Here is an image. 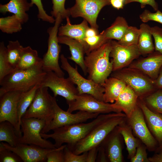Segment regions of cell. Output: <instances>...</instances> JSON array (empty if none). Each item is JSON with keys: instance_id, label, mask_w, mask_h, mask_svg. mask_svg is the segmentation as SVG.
I'll return each instance as SVG.
<instances>
[{"instance_id": "6da1fadb", "label": "cell", "mask_w": 162, "mask_h": 162, "mask_svg": "<svg viewBox=\"0 0 162 162\" xmlns=\"http://www.w3.org/2000/svg\"><path fill=\"white\" fill-rule=\"evenodd\" d=\"M127 116L122 112L108 113L107 116L96 125L84 138L70 149L76 154L99 147L109 134L117 126L125 122Z\"/></svg>"}, {"instance_id": "7a4b0ae2", "label": "cell", "mask_w": 162, "mask_h": 162, "mask_svg": "<svg viewBox=\"0 0 162 162\" xmlns=\"http://www.w3.org/2000/svg\"><path fill=\"white\" fill-rule=\"evenodd\" d=\"M42 64L26 69H16L6 76L0 82V97L7 92H25L40 85L46 74Z\"/></svg>"}, {"instance_id": "3957f363", "label": "cell", "mask_w": 162, "mask_h": 162, "mask_svg": "<svg viewBox=\"0 0 162 162\" xmlns=\"http://www.w3.org/2000/svg\"><path fill=\"white\" fill-rule=\"evenodd\" d=\"M108 114H100L88 123L83 122L64 126L53 130L52 134H47L41 132L40 134L44 139L52 138L54 140L56 148H58L63 144L66 143L70 148L86 136L107 116Z\"/></svg>"}, {"instance_id": "277c9868", "label": "cell", "mask_w": 162, "mask_h": 162, "mask_svg": "<svg viewBox=\"0 0 162 162\" xmlns=\"http://www.w3.org/2000/svg\"><path fill=\"white\" fill-rule=\"evenodd\" d=\"M111 40L94 50L84 57L88 79L102 85L112 71V62L109 59L111 50Z\"/></svg>"}, {"instance_id": "5b68a950", "label": "cell", "mask_w": 162, "mask_h": 162, "mask_svg": "<svg viewBox=\"0 0 162 162\" xmlns=\"http://www.w3.org/2000/svg\"><path fill=\"white\" fill-rule=\"evenodd\" d=\"M48 88L47 87L40 86L32 104L22 117L34 118L44 121L45 125L41 132L46 134L54 114L52 96L48 92Z\"/></svg>"}, {"instance_id": "8992f818", "label": "cell", "mask_w": 162, "mask_h": 162, "mask_svg": "<svg viewBox=\"0 0 162 162\" xmlns=\"http://www.w3.org/2000/svg\"><path fill=\"white\" fill-rule=\"evenodd\" d=\"M62 19L61 15L58 14L55 18L54 26L48 29V49L42 58L44 70L46 72L53 71L61 77H64V73L62 70L58 62L61 46L59 44L58 34Z\"/></svg>"}, {"instance_id": "52a82bcc", "label": "cell", "mask_w": 162, "mask_h": 162, "mask_svg": "<svg viewBox=\"0 0 162 162\" xmlns=\"http://www.w3.org/2000/svg\"><path fill=\"white\" fill-rule=\"evenodd\" d=\"M114 72L112 76L123 81L139 98H142L152 93L156 88L154 80L137 69L129 68Z\"/></svg>"}, {"instance_id": "ba28073f", "label": "cell", "mask_w": 162, "mask_h": 162, "mask_svg": "<svg viewBox=\"0 0 162 162\" xmlns=\"http://www.w3.org/2000/svg\"><path fill=\"white\" fill-rule=\"evenodd\" d=\"M60 58L61 67L67 72L68 78L77 86L78 94H88L100 101L104 102V88L103 86L83 77L78 72L77 65L75 68L72 66L63 54L61 55Z\"/></svg>"}, {"instance_id": "9c48e42d", "label": "cell", "mask_w": 162, "mask_h": 162, "mask_svg": "<svg viewBox=\"0 0 162 162\" xmlns=\"http://www.w3.org/2000/svg\"><path fill=\"white\" fill-rule=\"evenodd\" d=\"M45 124L44 121L39 118H22L20 127L23 135L19 139V143L34 145L47 149L57 148L54 144L41 135Z\"/></svg>"}, {"instance_id": "30bf717a", "label": "cell", "mask_w": 162, "mask_h": 162, "mask_svg": "<svg viewBox=\"0 0 162 162\" xmlns=\"http://www.w3.org/2000/svg\"><path fill=\"white\" fill-rule=\"evenodd\" d=\"M73 7L68 8L73 18L81 17L86 20L91 28L98 30L97 23L98 15L104 7L110 5V0H75Z\"/></svg>"}, {"instance_id": "8fae6325", "label": "cell", "mask_w": 162, "mask_h": 162, "mask_svg": "<svg viewBox=\"0 0 162 162\" xmlns=\"http://www.w3.org/2000/svg\"><path fill=\"white\" fill-rule=\"evenodd\" d=\"M126 122L131 128L133 133L146 146L150 152H155L159 144L151 134L146 122L143 112L137 105Z\"/></svg>"}, {"instance_id": "7c38bea8", "label": "cell", "mask_w": 162, "mask_h": 162, "mask_svg": "<svg viewBox=\"0 0 162 162\" xmlns=\"http://www.w3.org/2000/svg\"><path fill=\"white\" fill-rule=\"evenodd\" d=\"M67 104L68 107L67 111L71 113L76 110L100 114L122 112L115 107L112 103L100 101L87 94H78L74 100Z\"/></svg>"}, {"instance_id": "4fadbf2b", "label": "cell", "mask_w": 162, "mask_h": 162, "mask_svg": "<svg viewBox=\"0 0 162 162\" xmlns=\"http://www.w3.org/2000/svg\"><path fill=\"white\" fill-rule=\"evenodd\" d=\"M54 110V116L47 130H50L62 126L71 125L86 122L89 119L96 118L100 114L79 111L75 113L62 110L57 104L56 97L52 96Z\"/></svg>"}, {"instance_id": "5bb4252c", "label": "cell", "mask_w": 162, "mask_h": 162, "mask_svg": "<svg viewBox=\"0 0 162 162\" xmlns=\"http://www.w3.org/2000/svg\"><path fill=\"white\" fill-rule=\"evenodd\" d=\"M40 85L49 88L55 97L59 95L64 98L67 104L74 100L78 94L76 88L68 77H60L52 71L46 72Z\"/></svg>"}, {"instance_id": "9a60e30c", "label": "cell", "mask_w": 162, "mask_h": 162, "mask_svg": "<svg viewBox=\"0 0 162 162\" xmlns=\"http://www.w3.org/2000/svg\"><path fill=\"white\" fill-rule=\"evenodd\" d=\"M21 92H8L0 97V122L4 121L10 122L20 137L22 136V131L18 122L17 107Z\"/></svg>"}, {"instance_id": "2e32d148", "label": "cell", "mask_w": 162, "mask_h": 162, "mask_svg": "<svg viewBox=\"0 0 162 162\" xmlns=\"http://www.w3.org/2000/svg\"><path fill=\"white\" fill-rule=\"evenodd\" d=\"M110 57L112 58V71L123 68L141 55L137 45L124 46L117 41L111 40Z\"/></svg>"}, {"instance_id": "e0dca14e", "label": "cell", "mask_w": 162, "mask_h": 162, "mask_svg": "<svg viewBox=\"0 0 162 162\" xmlns=\"http://www.w3.org/2000/svg\"><path fill=\"white\" fill-rule=\"evenodd\" d=\"M1 143L6 148L16 154L24 162H46L47 154L55 149H47L34 145L20 143L15 147L3 142Z\"/></svg>"}, {"instance_id": "ac0fdd59", "label": "cell", "mask_w": 162, "mask_h": 162, "mask_svg": "<svg viewBox=\"0 0 162 162\" xmlns=\"http://www.w3.org/2000/svg\"><path fill=\"white\" fill-rule=\"evenodd\" d=\"M117 126L100 145L104 148L110 162H123L124 161L122 153L124 140L118 130Z\"/></svg>"}, {"instance_id": "d6986e66", "label": "cell", "mask_w": 162, "mask_h": 162, "mask_svg": "<svg viewBox=\"0 0 162 162\" xmlns=\"http://www.w3.org/2000/svg\"><path fill=\"white\" fill-rule=\"evenodd\" d=\"M150 54L147 57L133 63L130 68L140 71L154 80L157 78L162 66V54L156 51Z\"/></svg>"}, {"instance_id": "ffe728a7", "label": "cell", "mask_w": 162, "mask_h": 162, "mask_svg": "<svg viewBox=\"0 0 162 162\" xmlns=\"http://www.w3.org/2000/svg\"><path fill=\"white\" fill-rule=\"evenodd\" d=\"M66 23L59 26L58 29V36H65L76 40L81 43L84 48L85 53H87L88 46L84 39L85 33L89 28L87 21L85 19L78 24H72L69 18H66Z\"/></svg>"}, {"instance_id": "44dd1931", "label": "cell", "mask_w": 162, "mask_h": 162, "mask_svg": "<svg viewBox=\"0 0 162 162\" xmlns=\"http://www.w3.org/2000/svg\"><path fill=\"white\" fill-rule=\"evenodd\" d=\"M137 105L143 112L149 130L160 146L162 144V115L151 111L141 98H138Z\"/></svg>"}, {"instance_id": "7402d4cb", "label": "cell", "mask_w": 162, "mask_h": 162, "mask_svg": "<svg viewBox=\"0 0 162 162\" xmlns=\"http://www.w3.org/2000/svg\"><path fill=\"white\" fill-rule=\"evenodd\" d=\"M139 97L129 86H126L113 104V106L130 117L137 105Z\"/></svg>"}, {"instance_id": "603a6c76", "label": "cell", "mask_w": 162, "mask_h": 162, "mask_svg": "<svg viewBox=\"0 0 162 162\" xmlns=\"http://www.w3.org/2000/svg\"><path fill=\"white\" fill-rule=\"evenodd\" d=\"M59 43L68 45L70 51L71 56L68 58L74 62L81 68L84 74H87L86 67L84 63L85 50L82 44L76 40L65 36H58Z\"/></svg>"}, {"instance_id": "cb8c5ba5", "label": "cell", "mask_w": 162, "mask_h": 162, "mask_svg": "<svg viewBox=\"0 0 162 162\" xmlns=\"http://www.w3.org/2000/svg\"><path fill=\"white\" fill-rule=\"evenodd\" d=\"M33 5L27 0H10L6 4H0V12L3 14L8 12L13 14L19 18L23 24L28 21L29 16L26 12Z\"/></svg>"}, {"instance_id": "d4e9b609", "label": "cell", "mask_w": 162, "mask_h": 162, "mask_svg": "<svg viewBox=\"0 0 162 162\" xmlns=\"http://www.w3.org/2000/svg\"><path fill=\"white\" fill-rule=\"evenodd\" d=\"M104 88V101L113 103L127 86L122 80L114 77L107 78L102 85Z\"/></svg>"}, {"instance_id": "484cf974", "label": "cell", "mask_w": 162, "mask_h": 162, "mask_svg": "<svg viewBox=\"0 0 162 162\" xmlns=\"http://www.w3.org/2000/svg\"><path fill=\"white\" fill-rule=\"evenodd\" d=\"M122 135L128 152V158L130 159L135 155L137 147L141 141L134 134L132 129L126 120L117 126Z\"/></svg>"}, {"instance_id": "4316f807", "label": "cell", "mask_w": 162, "mask_h": 162, "mask_svg": "<svg viewBox=\"0 0 162 162\" xmlns=\"http://www.w3.org/2000/svg\"><path fill=\"white\" fill-rule=\"evenodd\" d=\"M140 31L137 46L141 55L150 54L154 52L155 50L149 25L143 23L140 24Z\"/></svg>"}, {"instance_id": "83f0119b", "label": "cell", "mask_w": 162, "mask_h": 162, "mask_svg": "<svg viewBox=\"0 0 162 162\" xmlns=\"http://www.w3.org/2000/svg\"><path fill=\"white\" fill-rule=\"evenodd\" d=\"M129 26L123 17L118 16L111 26L100 33L106 40L112 39L120 40Z\"/></svg>"}, {"instance_id": "f1b7e54d", "label": "cell", "mask_w": 162, "mask_h": 162, "mask_svg": "<svg viewBox=\"0 0 162 162\" xmlns=\"http://www.w3.org/2000/svg\"><path fill=\"white\" fill-rule=\"evenodd\" d=\"M42 63V59L39 57L37 51L28 46L23 47L20 59L16 69H26Z\"/></svg>"}, {"instance_id": "f546056e", "label": "cell", "mask_w": 162, "mask_h": 162, "mask_svg": "<svg viewBox=\"0 0 162 162\" xmlns=\"http://www.w3.org/2000/svg\"><path fill=\"white\" fill-rule=\"evenodd\" d=\"M40 86L39 85H36L30 90L21 92L17 107L18 122L20 128L21 119L32 104L37 90Z\"/></svg>"}, {"instance_id": "4dcf8cb0", "label": "cell", "mask_w": 162, "mask_h": 162, "mask_svg": "<svg viewBox=\"0 0 162 162\" xmlns=\"http://www.w3.org/2000/svg\"><path fill=\"white\" fill-rule=\"evenodd\" d=\"M20 138L13 125L7 121L0 122V141L5 142L12 147L16 146Z\"/></svg>"}, {"instance_id": "1f68e13d", "label": "cell", "mask_w": 162, "mask_h": 162, "mask_svg": "<svg viewBox=\"0 0 162 162\" xmlns=\"http://www.w3.org/2000/svg\"><path fill=\"white\" fill-rule=\"evenodd\" d=\"M22 24L19 18L14 14L0 18V29L3 32L11 34L20 32Z\"/></svg>"}, {"instance_id": "d6a6232c", "label": "cell", "mask_w": 162, "mask_h": 162, "mask_svg": "<svg viewBox=\"0 0 162 162\" xmlns=\"http://www.w3.org/2000/svg\"><path fill=\"white\" fill-rule=\"evenodd\" d=\"M7 58L10 66L15 70L20 59L23 47L18 40L9 41L7 46Z\"/></svg>"}, {"instance_id": "836d02e7", "label": "cell", "mask_w": 162, "mask_h": 162, "mask_svg": "<svg viewBox=\"0 0 162 162\" xmlns=\"http://www.w3.org/2000/svg\"><path fill=\"white\" fill-rule=\"evenodd\" d=\"M141 98L151 111L162 115V89L154 91Z\"/></svg>"}, {"instance_id": "e575fe53", "label": "cell", "mask_w": 162, "mask_h": 162, "mask_svg": "<svg viewBox=\"0 0 162 162\" xmlns=\"http://www.w3.org/2000/svg\"><path fill=\"white\" fill-rule=\"evenodd\" d=\"M7 58V48L4 42L0 43V82L7 75L14 71Z\"/></svg>"}, {"instance_id": "d590c367", "label": "cell", "mask_w": 162, "mask_h": 162, "mask_svg": "<svg viewBox=\"0 0 162 162\" xmlns=\"http://www.w3.org/2000/svg\"><path fill=\"white\" fill-rule=\"evenodd\" d=\"M140 32L139 28L135 26H129L122 38L117 42L124 46L137 45Z\"/></svg>"}, {"instance_id": "8d00e7d4", "label": "cell", "mask_w": 162, "mask_h": 162, "mask_svg": "<svg viewBox=\"0 0 162 162\" xmlns=\"http://www.w3.org/2000/svg\"><path fill=\"white\" fill-rule=\"evenodd\" d=\"M66 0H52L53 6L51 12L52 16L55 18L58 14L61 15L62 19H66L70 16L68 8L64 7Z\"/></svg>"}, {"instance_id": "74e56055", "label": "cell", "mask_w": 162, "mask_h": 162, "mask_svg": "<svg viewBox=\"0 0 162 162\" xmlns=\"http://www.w3.org/2000/svg\"><path fill=\"white\" fill-rule=\"evenodd\" d=\"M63 152L64 162H86L87 152L76 154L74 153L66 145Z\"/></svg>"}, {"instance_id": "f35d334b", "label": "cell", "mask_w": 162, "mask_h": 162, "mask_svg": "<svg viewBox=\"0 0 162 162\" xmlns=\"http://www.w3.org/2000/svg\"><path fill=\"white\" fill-rule=\"evenodd\" d=\"M84 40L88 46V50L86 55L92 51L100 47L109 40H106L101 34L100 33L96 36L86 37Z\"/></svg>"}, {"instance_id": "ab89813d", "label": "cell", "mask_w": 162, "mask_h": 162, "mask_svg": "<svg viewBox=\"0 0 162 162\" xmlns=\"http://www.w3.org/2000/svg\"><path fill=\"white\" fill-rule=\"evenodd\" d=\"M0 162H21V159L15 153L0 145Z\"/></svg>"}, {"instance_id": "60d3db41", "label": "cell", "mask_w": 162, "mask_h": 162, "mask_svg": "<svg viewBox=\"0 0 162 162\" xmlns=\"http://www.w3.org/2000/svg\"><path fill=\"white\" fill-rule=\"evenodd\" d=\"M139 18L144 23L153 21L162 24V12L159 10L155 13H152L148 10H145L139 15Z\"/></svg>"}, {"instance_id": "b9f144b4", "label": "cell", "mask_w": 162, "mask_h": 162, "mask_svg": "<svg viewBox=\"0 0 162 162\" xmlns=\"http://www.w3.org/2000/svg\"><path fill=\"white\" fill-rule=\"evenodd\" d=\"M31 2L33 5L35 4L38 8V13L37 16L38 19L51 23H55V19L52 16L48 15L44 9L42 0H31Z\"/></svg>"}, {"instance_id": "7bdbcfd3", "label": "cell", "mask_w": 162, "mask_h": 162, "mask_svg": "<svg viewBox=\"0 0 162 162\" xmlns=\"http://www.w3.org/2000/svg\"><path fill=\"white\" fill-rule=\"evenodd\" d=\"M66 145L53 149L47 154V162H64L63 150Z\"/></svg>"}, {"instance_id": "ee69618b", "label": "cell", "mask_w": 162, "mask_h": 162, "mask_svg": "<svg viewBox=\"0 0 162 162\" xmlns=\"http://www.w3.org/2000/svg\"><path fill=\"white\" fill-rule=\"evenodd\" d=\"M146 145L141 143L136 148L134 156L130 159L131 162H150L147 156Z\"/></svg>"}, {"instance_id": "f6af8a7d", "label": "cell", "mask_w": 162, "mask_h": 162, "mask_svg": "<svg viewBox=\"0 0 162 162\" xmlns=\"http://www.w3.org/2000/svg\"><path fill=\"white\" fill-rule=\"evenodd\" d=\"M150 31L154 39L155 50L162 54V28L154 26L150 27Z\"/></svg>"}, {"instance_id": "bcb514c9", "label": "cell", "mask_w": 162, "mask_h": 162, "mask_svg": "<svg viewBox=\"0 0 162 162\" xmlns=\"http://www.w3.org/2000/svg\"><path fill=\"white\" fill-rule=\"evenodd\" d=\"M134 2L140 3L142 8H145L147 5H149L152 7L154 10L156 11L158 10V4L155 0H125V4Z\"/></svg>"}, {"instance_id": "7dc6e473", "label": "cell", "mask_w": 162, "mask_h": 162, "mask_svg": "<svg viewBox=\"0 0 162 162\" xmlns=\"http://www.w3.org/2000/svg\"><path fill=\"white\" fill-rule=\"evenodd\" d=\"M98 147H94L87 152L86 162H96Z\"/></svg>"}, {"instance_id": "c3c4849f", "label": "cell", "mask_w": 162, "mask_h": 162, "mask_svg": "<svg viewBox=\"0 0 162 162\" xmlns=\"http://www.w3.org/2000/svg\"><path fill=\"white\" fill-rule=\"evenodd\" d=\"M96 162H109L108 158L104 148L101 146L98 147V155Z\"/></svg>"}, {"instance_id": "681fc988", "label": "cell", "mask_w": 162, "mask_h": 162, "mask_svg": "<svg viewBox=\"0 0 162 162\" xmlns=\"http://www.w3.org/2000/svg\"><path fill=\"white\" fill-rule=\"evenodd\" d=\"M110 4L114 8L118 10L123 9L125 0H110Z\"/></svg>"}, {"instance_id": "f907efd6", "label": "cell", "mask_w": 162, "mask_h": 162, "mask_svg": "<svg viewBox=\"0 0 162 162\" xmlns=\"http://www.w3.org/2000/svg\"><path fill=\"white\" fill-rule=\"evenodd\" d=\"M148 158L150 162H162V149Z\"/></svg>"}, {"instance_id": "816d5d0a", "label": "cell", "mask_w": 162, "mask_h": 162, "mask_svg": "<svg viewBox=\"0 0 162 162\" xmlns=\"http://www.w3.org/2000/svg\"><path fill=\"white\" fill-rule=\"evenodd\" d=\"M154 82L156 88L162 89V66L157 78L154 80Z\"/></svg>"}, {"instance_id": "f5cc1de1", "label": "cell", "mask_w": 162, "mask_h": 162, "mask_svg": "<svg viewBox=\"0 0 162 162\" xmlns=\"http://www.w3.org/2000/svg\"><path fill=\"white\" fill-rule=\"evenodd\" d=\"M99 33L98 30L91 27L88 28L85 33L86 37H90L96 36Z\"/></svg>"}, {"instance_id": "db71d44e", "label": "cell", "mask_w": 162, "mask_h": 162, "mask_svg": "<svg viewBox=\"0 0 162 162\" xmlns=\"http://www.w3.org/2000/svg\"><path fill=\"white\" fill-rule=\"evenodd\" d=\"M161 149H162V144L158 147L156 151L154 152L155 153L158 152Z\"/></svg>"}]
</instances>
